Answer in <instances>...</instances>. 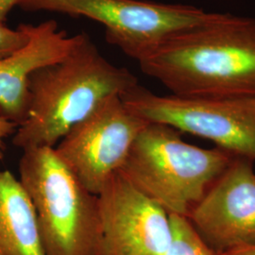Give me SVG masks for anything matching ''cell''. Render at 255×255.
<instances>
[{
  "label": "cell",
  "instance_id": "6da1fadb",
  "mask_svg": "<svg viewBox=\"0 0 255 255\" xmlns=\"http://www.w3.org/2000/svg\"><path fill=\"white\" fill-rule=\"evenodd\" d=\"M139 63L172 95L255 100V18H219L165 40Z\"/></svg>",
  "mask_w": 255,
  "mask_h": 255
},
{
  "label": "cell",
  "instance_id": "7a4b0ae2",
  "mask_svg": "<svg viewBox=\"0 0 255 255\" xmlns=\"http://www.w3.org/2000/svg\"><path fill=\"white\" fill-rule=\"evenodd\" d=\"M136 84L133 74L110 63L83 33L81 42L63 59L29 76L27 119L17 128L12 143L23 150L55 147L101 103L121 97Z\"/></svg>",
  "mask_w": 255,
  "mask_h": 255
},
{
  "label": "cell",
  "instance_id": "3957f363",
  "mask_svg": "<svg viewBox=\"0 0 255 255\" xmlns=\"http://www.w3.org/2000/svg\"><path fill=\"white\" fill-rule=\"evenodd\" d=\"M181 134L164 124L147 123L119 171L168 215L188 219L237 156L188 144Z\"/></svg>",
  "mask_w": 255,
  "mask_h": 255
},
{
  "label": "cell",
  "instance_id": "277c9868",
  "mask_svg": "<svg viewBox=\"0 0 255 255\" xmlns=\"http://www.w3.org/2000/svg\"><path fill=\"white\" fill-rule=\"evenodd\" d=\"M20 182L36 213L46 255H101L100 201L59 159L54 147L23 150Z\"/></svg>",
  "mask_w": 255,
  "mask_h": 255
},
{
  "label": "cell",
  "instance_id": "5b68a950",
  "mask_svg": "<svg viewBox=\"0 0 255 255\" xmlns=\"http://www.w3.org/2000/svg\"><path fill=\"white\" fill-rule=\"evenodd\" d=\"M19 7L94 20L105 28L109 44L137 62L168 38L215 21L222 13L147 0H22Z\"/></svg>",
  "mask_w": 255,
  "mask_h": 255
},
{
  "label": "cell",
  "instance_id": "8992f818",
  "mask_svg": "<svg viewBox=\"0 0 255 255\" xmlns=\"http://www.w3.org/2000/svg\"><path fill=\"white\" fill-rule=\"evenodd\" d=\"M147 123L174 128L212 141L217 147L255 162V100L159 96L139 83L121 97Z\"/></svg>",
  "mask_w": 255,
  "mask_h": 255
},
{
  "label": "cell",
  "instance_id": "52a82bcc",
  "mask_svg": "<svg viewBox=\"0 0 255 255\" xmlns=\"http://www.w3.org/2000/svg\"><path fill=\"white\" fill-rule=\"evenodd\" d=\"M146 124L128 109L120 96H114L75 125L55 146V153L88 191L98 196L120 169Z\"/></svg>",
  "mask_w": 255,
  "mask_h": 255
},
{
  "label": "cell",
  "instance_id": "ba28073f",
  "mask_svg": "<svg viewBox=\"0 0 255 255\" xmlns=\"http://www.w3.org/2000/svg\"><path fill=\"white\" fill-rule=\"evenodd\" d=\"M101 255H163L171 240L169 215L118 171L98 195Z\"/></svg>",
  "mask_w": 255,
  "mask_h": 255
},
{
  "label": "cell",
  "instance_id": "9c48e42d",
  "mask_svg": "<svg viewBox=\"0 0 255 255\" xmlns=\"http://www.w3.org/2000/svg\"><path fill=\"white\" fill-rule=\"evenodd\" d=\"M255 162L235 157L189 216L217 254L255 246Z\"/></svg>",
  "mask_w": 255,
  "mask_h": 255
},
{
  "label": "cell",
  "instance_id": "30bf717a",
  "mask_svg": "<svg viewBox=\"0 0 255 255\" xmlns=\"http://www.w3.org/2000/svg\"><path fill=\"white\" fill-rule=\"evenodd\" d=\"M29 30L27 45L0 60V116L17 126L27 119L29 76L38 68L63 59L83 36V33L69 36L55 20L30 25Z\"/></svg>",
  "mask_w": 255,
  "mask_h": 255
},
{
  "label": "cell",
  "instance_id": "8fae6325",
  "mask_svg": "<svg viewBox=\"0 0 255 255\" xmlns=\"http://www.w3.org/2000/svg\"><path fill=\"white\" fill-rule=\"evenodd\" d=\"M0 255H46L32 202L8 170H0Z\"/></svg>",
  "mask_w": 255,
  "mask_h": 255
},
{
  "label": "cell",
  "instance_id": "7c38bea8",
  "mask_svg": "<svg viewBox=\"0 0 255 255\" xmlns=\"http://www.w3.org/2000/svg\"><path fill=\"white\" fill-rule=\"evenodd\" d=\"M171 240L163 255H219L200 237L189 219L169 215Z\"/></svg>",
  "mask_w": 255,
  "mask_h": 255
},
{
  "label": "cell",
  "instance_id": "4fadbf2b",
  "mask_svg": "<svg viewBox=\"0 0 255 255\" xmlns=\"http://www.w3.org/2000/svg\"><path fill=\"white\" fill-rule=\"evenodd\" d=\"M30 25L22 24L16 29L0 22V60L16 53L27 45L30 37Z\"/></svg>",
  "mask_w": 255,
  "mask_h": 255
},
{
  "label": "cell",
  "instance_id": "5bb4252c",
  "mask_svg": "<svg viewBox=\"0 0 255 255\" xmlns=\"http://www.w3.org/2000/svg\"><path fill=\"white\" fill-rule=\"evenodd\" d=\"M18 126L0 116V159L4 157L5 153V139L10 134L15 133Z\"/></svg>",
  "mask_w": 255,
  "mask_h": 255
},
{
  "label": "cell",
  "instance_id": "9a60e30c",
  "mask_svg": "<svg viewBox=\"0 0 255 255\" xmlns=\"http://www.w3.org/2000/svg\"><path fill=\"white\" fill-rule=\"evenodd\" d=\"M22 0H0V22H5L9 11L19 6Z\"/></svg>",
  "mask_w": 255,
  "mask_h": 255
},
{
  "label": "cell",
  "instance_id": "2e32d148",
  "mask_svg": "<svg viewBox=\"0 0 255 255\" xmlns=\"http://www.w3.org/2000/svg\"><path fill=\"white\" fill-rule=\"evenodd\" d=\"M219 255H255V246L239 249V250L232 251V252H229L226 254Z\"/></svg>",
  "mask_w": 255,
  "mask_h": 255
}]
</instances>
